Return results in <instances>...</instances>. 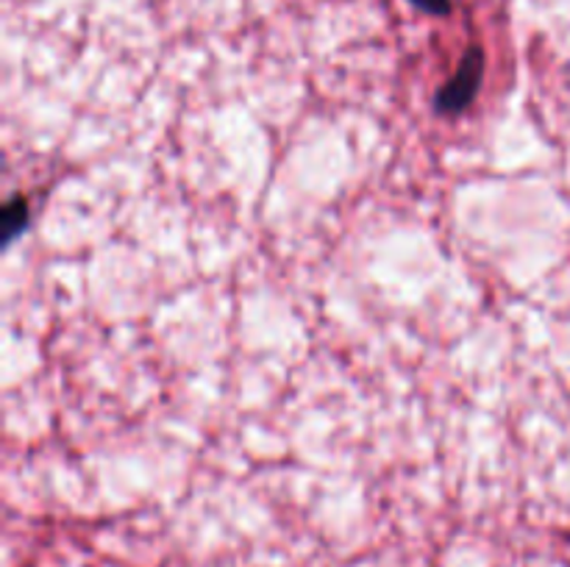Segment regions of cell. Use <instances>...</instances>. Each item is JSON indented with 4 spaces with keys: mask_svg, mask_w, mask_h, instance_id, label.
I'll return each mask as SVG.
<instances>
[{
    "mask_svg": "<svg viewBox=\"0 0 570 567\" xmlns=\"http://www.w3.org/2000/svg\"><path fill=\"white\" fill-rule=\"evenodd\" d=\"M484 76V56L482 48H471L460 61V70L451 76V81L445 87H440V92L434 94V106L443 115H460L471 106V100L476 98L479 83Z\"/></svg>",
    "mask_w": 570,
    "mask_h": 567,
    "instance_id": "cell-1",
    "label": "cell"
},
{
    "mask_svg": "<svg viewBox=\"0 0 570 567\" xmlns=\"http://www.w3.org/2000/svg\"><path fill=\"white\" fill-rule=\"evenodd\" d=\"M26 226H28V203L22 195H17V198H11L3 209V239L6 242H11V239H14Z\"/></svg>",
    "mask_w": 570,
    "mask_h": 567,
    "instance_id": "cell-2",
    "label": "cell"
},
{
    "mask_svg": "<svg viewBox=\"0 0 570 567\" xmlns=\"http://www.w3.org/2000/svg\"><path fill=\"white\" fill-rule=\"evenodd\" d=\"M412 3H417L421 9L432 11V14H445V11L451 9V0H412Z\"/></svg>",
    "mask_w": 570,
    "mask_h": 567,
    "instance_id": "cell-3",
    "label": "cell"
}]
</instances>
